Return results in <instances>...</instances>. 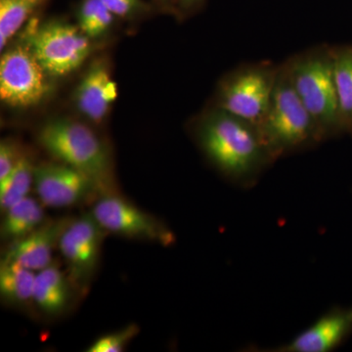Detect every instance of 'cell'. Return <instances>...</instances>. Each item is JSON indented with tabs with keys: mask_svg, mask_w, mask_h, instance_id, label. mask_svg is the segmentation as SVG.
<instances>
[{
	"mask_svg": "<svg viewBox=\"0 0 352 352\" xmlns=\"http://www.w3.org/2000/svg\"><path fill=\"white\" fill-rule=\"evenodd\" d=\"M39 63L50 76H64L80 68L92 50L90 38L78 25L50 20L36 25L29 38Z\"/></svg>",
	"mask_w": 352,
	"mask_h": 352,
	"instance_id": "cell-6",
	"label": "cell"
},
{
	"mask_svg": "<svg viewBox=\"0 0 352 352\" xmlns=\"http://www.w3.org/2000/svg\"><path fill=\"white\" fill-rule=\"evenodd\" d=\"M347 132H349V133L352 134V124H351V127H349V131H347Z\"/></svg>",
	"mask_w": 352,
	"mask_h": 352,
	"instance_id": "cell-26",
	"label": "cell"
},
{
	"mask_svg": "<svg viewBox=\"0 0 352 352\" xmlns=\"http://www.w3.org/2000/svg\"><path fill=\"white\" fill-rule=\"evenodd\" d=\"M69 281L57 266L50 264L36 275L32 302L44 314H61L71 300Z\"/></svg>",
	"mask_w": 352,
	"mask_h": 352,
	"instance_id": "cell-14",
	"label": "cell"
},
{
	"mask_svg": "<svg viewBox=\"0 0 352 352\" xmlns=\"http://www.w3.org/2000/svg\"><path fill=\"white\" fill-rule=\"evenodd\" d=\"M17 145L12 140L4 139L0 143V182L10 175L21 157Z\"/></svg>",
	"mask_w": 352,
	"mask_h": 352,
	"instance_id": "cell-23",
	"label": "cell"
},
{
	"mask_svg": "<svg viewBox=\"0 0 352 352\" xmlns=\"http://www.w3.org/2000/svg\"><path fill=\"white\" fill-rule=\"evenodd\" d=\"M47 76L30 41L16 44L0 58V98L11 107H34L48 94Z\"/></svg>",
	"mask_w": 352,
	"mask_h": 352,
	"instance_id": "cell-7",
	"label": "cell"
},
{
	"mask_svg": "<svg viewBox=\"0 0 352 352\" xmlns=\"http://www.w3.org/2000/svg\"><path fill=\"white\" fill-rule=\"evenodd\" d=\"M162 8L166 10L173 11L175 12V0H155Z\"/></svg>",
	"mask_w": 352,
	"mask_h": 352,
	"instance_id": "cell-25",
	"label": "cell"
},
{
	"mask_svg": "<svg viewBox=\"0 0 352 352\" xmlns=\"http://www.w3.org/2000/svg\"><path fill=\"white\" fill-rule=\"evenodd\" d=\"M333 75L344 132L352 124V44L332 46Z\"/></svg>",
	"mask_w": 352,
	"mask_h": 352,
	"instance_id": "cell-16",
	"label": "cell"
},
{
	"mask_svg": "<svg viewBox=\"0 0 352 352\" xmlns=\"http://www.w3.org/2000/svg\"><path fill=\"white\" fill-rule=\"evenodd\" d=\"M39 142L61 163L89 176L101 195L113 193L106 146L89 127L71 119H55L39 131Z\"/></svg>",
	"mask_w": 352,
	"mask_h": 352,
	"instance_id": "cell-4",
	"label": "cell"
},
{
	"mask_svg": "<svg viewBox=\"0 0 352 352\" xmlns=\"http://www.w3.org/2000/svg\"><path fill=\"white\" fill-rule=\"evenodd\" d=\"M72 219L44 221L38 228L22 239L11 243L3 259L20 264L28 270L41 271L52 261L53 251Z\"/></svg>",
	"mask_w": 352,
	"mask_h": 352,
	"instance_id": "cell-12",
	"label": "cell"
},
{
	"mask_svg": "<svg viewBox=\"0 0 352 352\" xmlns=\"http://www.w3.org/2000/svg\"><path fill=\"white\" fill-rule=\"evenodd\" d=\"M105 230L90 214L72 219L65 229L59 245L68 265L69 282L82 289L98 265Z\"/></svg>",
	"mask_w": 352,
	"mask_h": 352,
	"instance_id": "cell-9",
	"label": "cell"
},
{
	"mask_svg": "<svg viewBox=\"0 0 352 352\" xmlns=\"http://www.w3.org/2000/svg\"><path fill=\"white\" fill-rule=\"evenodd\" d=\"M117 18H133L150 10L143 0H101Z\"/></svg>",
	"mask_w": 352,
	"mask_h": 352,
	"instance_id": "cell-22",
	"label": "cell"
},
{
	"mask_svg": "<svg viewBox=\"0 0 352 352\" xmlns=\"http://www.w3.org/2000/svg\"><path fill=\"white\" fill-rule=\"evenodd\" d=\"M116 18L101 0H82L76 8L78 28L90 39L110 31Z\"/></svg>",
	"mask_w": 352,
	"mask_h": 352,
	"instance_id": "cell-20",
	"label": "cell"
},
{
	"mask_svg": "<svg viewBox=\"0 0 352 352\" xmlns=\"http://www.w3.org/2000/svg\"><path fill=\"white\" fill-rule=\"evenodd\" d=\"M50 0H0V50L3 51L21 28Z\"/></svg>",
	"mask_w": 352,
	"mask_h": 352,
	"instance_id": "cell-18",
	"label": "cell"
},
{
	"mask_svg": "<svg viewBox=\"0 0 352 352\" xmlns=\"http://www.w3.org/2000/svg\"><path fill=\"white\" fill-rule=\"evenodd\" d=\"M197 138L214 166L240 182L254 179L273 160L258 127L214 106L199 119Z\"/></svg>",
	"mask_w": 352,
	"mask_h": 352,
	"instance_id": "cell-1",
	"label": "cell"
},
{
	"mask_svg": "<svg viewBox=\"0 0 352 352\" xmlns=\"http://www.w3.org/2000/svg\"><path fill=\"white\" fill-rule=\"evenodd\" d=\"M34 271L20 264L2 259L0 265V295L11 305H23L32 302Z\"/></svg>",
	"mask_w": 352,
	"mask_h": 352,
	"instance_id": "cell-17",
	"label": "cell"
},
{
	"mask_svg": "<svg viewBox=\"0 0 352 352\" xmlns=\"http://www.w3.org/2000/svg\"><path fill=\"white\" fill-rule=\"evenodd\" d=\"M117 96V83L113 80L107 64L103 61L92 64L75 94L76 107L94 122L104 120Z\"/></svg>",
	"mask_w": 352,
	"mask_h": 352,
	"instance_id": "cell-13",
	"label": "cell"
},
{
	"mask_svg": "<svg viewBox=\"0 0 352 352\" xmlns=\"http://www.w3.org/2000/svg\"><path fill=\"white\" fill-rule=\"evenodd\" d=\"M34 166L27 155H23L10 175L0 182V208L6 212L28 197L34 183Z\"/></svg>",
	"mask_w": 352,
	"mask_h": 352,
	"instance_id": "cell-19",
	"label": "cell"
},
{
	"mask_svg": "<svg viewBox=\"0 0 352 352\" xmlns=\"http://www.w3.org/2000/svg\"><path fill=\"white\" fill-rule=\"evenodd\" d=\"M175 13L179 17L192 15L200 10L206 0H175Z\"/></svg>",
	"mask_w": 352,
	"mask_h": 352,
	"instance_id": "cell-24",
	"label": "cell"
},
{
	"mask_svg": "<svg viewBox=\"0 0 352 352\" xmlns=\"http://www.w3.org/2000/svg\"><path fill=\"white\" fill-rule=\"evenodd\" d=\"M99 226L108 232L170 245L175 237L159 220L113 193L99 196L92 208Z\"/></svg>",
	"mask_w": 352,
	"mask_h": 352,
	"instance_id": "cell-8",
	"label": "cell"
},
{
	"mask_svg": "<svg viewBox=\"0 0 352 352\" xmlns=\"http://www.w3.org/2000/svg\"><path fill=\"white\" fill-rule=\"evenodd\" d=\"M138 333V327L135 324L118 331L108 333L95 340L87 351L88 352H120L124 351L129 342Z\"/></svg>",
	"mask_w": 352,
	"mask_h": 352,
	"instance_id": "cell-21",
	"label": "cell"
},
{
	"mask_svg": "<svg viewBox=\"0 0 352 352\" xmlns=\"http://www.w3.org/2000/svg\"><path fill=\"white\" fill-rule=\"evenodd\" d=\"M292 82L322 139L342 133L332 46L322 44L287 59Z\"/></svg>",
	"mask_w": 352,
	"mask_h": 352,
	"instance_id": "cell-2",
	"label": "cell"
},
{
	"mask_svg": "<svg viewBox=\"0 0 352 352\" xmlns=\"http://www.w3.org/2000/svg\"><path fill=\"white\" fill-rule=\"evenodd\" d=\"M45 221L41 204L31 197H25L4 212L1 223V238L11 243L22 239L38 228Z\"/></svg>",
	"mask_w": 352,
	"mask_h": 352,
	"instance_id": "cell-15",
	"label": "cell"
},
{
	"mask_svg": "<svg viewBox=\"0 0 352 352\" xmlns=\"http://www.w3.org/2000/svg\"><path fill=\"white\" fill-rule=\"evenodd\" d=\"M34 184L41 203L51 208L72 207L101 196L89 176L63 163L34 166Z\"/></svg>",
	"mask_w": 352,
	"mask_h": 352,
	"instance_id": "cell-10",
	"label": "cell"
},
{
	"mask_svg": "<svg viewBox=\"0 0 352 352\" xmlns=\"http://www.w3.org/2000/svg\"><path fill=\"white\" fill-rule=\"evenodd\" d=\"M278 72L279 65L266 61L234 69L219 82L214 107L258 129L270 108Z\"/></svg>",
	"mask_w": 352,
	"mask_h": 352,
	"instance_id": "cell-5",
	"label": "cell"
},
{
	"mask_svg": "<svg viewBox=\"0 0 352 352\" xmlns=\"http://www.w3.org/2000/svg\"><path fill=\"white\" fill-rule=\"evenodd\" d=\"M352 333V307L333 309L305 329L278 352H328Z\"/></svg>",
	"mask_w": 352,
	"mask_h": 352,
	"instance_id": "cell-11",
	"label": "cell"
},
{
	"mask_svg": "<svg viewBox=\"0 0 352 352\" xmlns=\"http://www.w3.org/2000/svg\"><path fill=\"white\" fill-rule=\"evenodd\" d=\"M258 129L273 160L323 140L296 94L287 60L279 65L270 108Z\"/></svg>",
	"mask_w": 352,
	"mask_h": 352,
	"instance_id": "cell-3",
	"label": "cell"
}]
</instances>
